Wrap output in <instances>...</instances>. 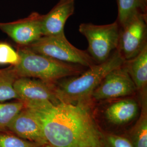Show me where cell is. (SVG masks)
I'll return each mask as SVG.
<instances>
[{
    "mask_svg": "<svg viewBox=\"0 0 147 147\" xmlns=\"http://www.w3.org/2000/svg\"><path fill=\"white\" fill-rule=\"evenodd\" d=\"M79 31L87 39V51L96 63L104 62L118 49L120 25L117 21L101 25L82 23Z\"/></svg>",
    "mask_w": 147,
    "mask_h": 147,
    "instance_id": "5",
    "label": "cell"
},
{
    "mask_svg": "<svg viewBox=\"0 0 147 147\" xmlns=\"http://www.w3.org/2000/svg\"><path fill=\"white\" fill-rule=\"evenodd\" d=\"M7 130L27 141L42 145L47 144L39 116L26 106L12 119Z\"/></svg>",
    "mask_w": 147,
    "mask_h": 147,
    "instance_id": "10",
    "label": "cell"
},
{
    "mask_svg": "<svg viewBox=\"0 0 147 147\" xmlns=\"http://www.w3.org/2000/svg\"><path fill=\"white\" fill-rule=\"evenodd\" d=\"M124 61L117 49L104 62L95 64L79 75L60 80L55 84L58 100L71 104H92L93 90L107 74L121 67Z\"/></svg>",
    "mask_w": 147,
    "mask_h": 147,
    "instance_id": "2",
    "label": "cell"
},
{
    "mask_svg": "<svg viewBox=\"0 0 147 147\" xmlns=\"http://www.w3.org/2000/svg\"><path fill=\"white\" fill-rule=\"evenodd\" d=\"M18 78L14 66L0 69V102L18 100L14 88V82Z\"/></svg>",
    "mask_w": 147,
    "mask_h": 147,
    "instance_id": "15",
    "label": "cell"
},
{
    "mask_svg": "<svg viewBox=\"0 0 147 147\" xmlns=\"http://www.w3.org/2000/svg\"><path fill=\"white\" fill-rule=\"evenodd\" d=\"M25 105L20 100L11 102H0V130H7L11 121Z\"/></svg>",
    "mask_w": 147,
    "mask_h": 147,
    "instance_id": "17",
    "label": "cell"
},
{
    "mask_svg": "<svg viewBox=\"0 0 147 147\" xmlns=\"http://www.w3.org/2000/svg\"><path fill=\"white\" fill-rule=\"evenodd\" d=\"M20 60V55L17 50L14 49L7 42H0V65L16 66Z\"/></svg>",
    "mask_w": 147,
    "mask_h": 147,
    "instance_id": "19",
    "label": "cell"
},
{
    "mask_svg": "<svg viewBox=\"0 0 147 147\" xmlns=\"http://www.w3.org/2000/svg\"><path fill=\"white\" fill-rule=\"evenodd\" d=\"M42 15L33 12L26 18L10 22H0V30L18 46L27 47L42 37Z\"/></svg>",
    "mask_w": 147,
    "mask_h": 147,
    "instance_id": "9",
    "label": "cell"
},
{
    "mask_svg": "<svg viewBox=\"0 0 147 147\" xmlns=\"http://www.w3.org/2000/svg\"><path fill=\"white\" fill-rule=\"evenodd\" d=\"M139 93V99L147 98V45L134 58L123 64Z\"/></svg>",
    "mask_w": 147,
    "mask_h": 147,
    "instance_id": "13",
    "label": "cell"
},
{
    "mask_svg": "<svg viewBox=\"0 0 147 147\" xmlns=\"http://www.w3.org/2000/svg\"><path fill=\"white\" fill-rule=\"evenodd\" d=\"M137 92L132 80L122 65L105 76L93 90L91 100L92 102L104 101L134 96Z\"/></svg>",
    "mask_w": 147,
    "mask_h": 147,
    "instance_id": "7",
    "label": "cell"
},
{
    "mask_svg": "<svg viewBox=\"0 0 147 147\" xmlns=\"http://www.w3.org/2000/svg\"><path fill=\"white\" fill-rule=\"evenodd\" d=\"M147 14L141 11L120 26L118 50L125 61L135 57L147 45Z\"/></svg>",
    "mask_w": 147,
    "mask_h": 147,
    "instance_id": "6",
    "label": "cell"
},
{
    "mask_svg": "<svg viewBox=\"0 0 147 147\" xmlns=\"http://www.w3.org/2000/svg\"><path fill=\"white\" fill-rule=\"evenodd\" d=\"M14 88L18 100L26 107H34L47 104H58L61 102L57 97L55 84L39 79L19 78L16 80Z\"/></svg>",
    "mask_w": 147,
    "mask_h": 147,
    "instance_id": "8",
    "label": "cell"
},
{
    "mask_svg": "<svg viewBox=\"0 0 147 147\" xmlns=\"http://www.w3.org/2000/svg\"><path fill=\"white\" fill-rule=\"evenodd\" d=\"M33 51L65 63L88 68L96 64L87 51L74 47L64 33L42 36L27 47Z\"/></svg>",
    "mask_w": 147,
    "mask_h": 147,
    "instance_id": "4",
    "label": "cell"
},
{
    "mask_svg": "<svg viewBox=\"0 0 147 147\" xmlns=\"http://www.w3.org/2000/svg\"><path fill=\"white\" fill-rule=\"evenodd\" d=\"M20 60L14 66L19 78L39 79L55 84L62 79L79 75L84 72L81 65L65 63L33 51L27 47L18 46Z\"/></svg>",
    "mask_w": 147,
    "mask_h": 147,
    "instance_id": "3",
    "label": "cell"
},
{
    "mask_svg": "<svg viewBox=\"0 0 147 147\" xmlns=\"http://www.w3.org/2000/svg\"><path fill=\"white\" fill-rule=\"evenodd\" d=\"M43 147H53L51 146H50V144H45L44 146Z\"/></svg>",
    "mask_w": 147,
    "mask_h": 147,
    "instance_id": "21",
    "label": "cell"
},
{
    "mask_svg": "<svg viewBox=\"0 0 147 147\" xmlns=\"http://www.w3.org/2000/svg\"><path fill=\"white\" fill-rule=\"evenodd\" d=\"M91 105L59 102L29 108L39 116L52 147H102V132L90 112Z\"/></svg>",
    "mask_w": 147,
    "mask_h": 147,
    "instance_id": "1",
    "label": "cell"
},
{
    "mask_svg": "<svg viewBox=\"0 0 147 147\" xmlns=\"http://www.w3.org/2000/svg\"><path fill=\"white\" fill-rule=\"evenodd\" d=\"M141 115L127 137L133 147H147V100L140 101Z\"/></svg>",
    "mask_w": 147,
    "mask_h": 147,
    "instance_id": "14",
    "label": "cell"
},
{
    "mask_svg": "<svg viewBox=\"0 0 147 147\" xmlns=\"http://www.w3.org/2000/svg\"><path fill=\"white\" fill-rule=\"evenodd\" d=\"M118 5L117 20L122 25L137 11L147 13V0H117Z\"/></svg>",
    "mask_w": 147,
    "mask_h": 147,
    "instance_id": "16",
    "label": "cell"
},
{
    "mask_svg": "<svg viewBox=\"0 0 147 147\" xmlns=\"http://www.w3.org/2000/svg\"><path fill=\"white\" fill-rule=\"evenodd\" d=\"M75 0H59L49 13L42 15V36L64 33L65 24L75 11Z\"/></svg>",
    "mask_w": 147,
    "mask_h": 147,
    "instance_id": "12",
    "label": "cell"
},
{
    "mask_svg": "<svg viewBox=\"0 0 147 147\" xmlns=\"http://www.w3.org/2000/svg\"><path fill=\"white\" fill-rule=\"evenodd\" d=\"M45 145L21 138L7 130H0V147H43Z\"/></svg>",
    "mask_w": 147,
    "mask_h": 147,
    "instance_id": "18",
    "label": "cell"
},
{
    "mask_svg": "<svg viewBox=\"0 0 147 147\" xmlns=\"http://www.w3.org/2000/svg\"><path fill=\"white\" fill-rule=\"evenodd\" d=\"M102 147H133L127 137L102 132Z\"/></svg>",
    "mask_w": 147,
    "mask_h": 147,
    "instance_id": "20",
    "label": "cell"
},
{
    "mask_svg": "<svg viewBox=\"0 0 147 147\" xmlns=\"http://www.w3.org/2000/svg\"><path fill=\"white\" fill-rule=\"evenodd\" d=\"M134 96L104 101L107 104L104 109V115L109 123L122 125L135 118L140 104Z\"/></svg>",
    "mask_w": 147,
    "mask_h": 147,
    "instance_id": "11",
    "label": "cell"
}]
</instances>
